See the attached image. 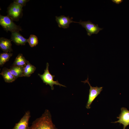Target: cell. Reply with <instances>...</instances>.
I'll return each mask as SVG.
<instances>
[{"label":"cell","instance_id":"6da1fadb","mask_svg":"<svg viewBox=\"0 0 129 129\" xmlns=\"http://www.w3.org/2000/svg\"><path fill=\"white\" fill-rule=\"evenodd\" d=\"M29 129H57L53 123L49 111L45 110L40 118H37L29 127Z\"/></svg>","mask_w":129,"mask_h":129},{"label":"cell","instance_id":"7a4b0ae2","mask_svg":"<svg viewBox=\"0 0 129 129\" xmlns=\"http://www.w3.org/2000/svg\"><path fill=\"white\" fill-rule=\"evenodd\" d=\"M0 24L5 30L11 32L22 31L19 26L16 24L8 16L0 15Z\"/></svg>","mask_w":129,"mask_h":129},{"label":"cell","instance_id":"3957f363","mask_svg":"<svg viewBox=\"0 0 129 129\" xmlns=\"http://www.w3.org/2000/svg\"><path fill=\"white\" fill-rule=\"evenodd\" d=\"M49 66V64L47 63L46 64V68L44 70V73L42 75L38 74V75L43 81V82L45 83L46 85H49L52 90L54 89V85H59L60 86L66 87L65 86L60 84L57 80L56 81L54 80V78L55 76L52 75L50 73L48 70Z\"/></svg>","mask_w":129,"mask_h":129},{"label":"cell","instance_id":"277c9868","mask_svg":"<svg viewBox=\"0 0 129 129\" xmlns=\"http://www.w3.org/2000/svg\"><path fill=\"white\" fill-rule=\"evenodd\" d=\"M22 7L14 2L11 4L7 9L8 16L12 20H19L22 15Z\"/></svg>","mask_w":129,"mask_h":129},{"label":"cell","instance_id":"5b68a950","mask_svg":"<svg viewBox=\"0 0 129 129\" xmlns=\"http://www.w3.org/2000/svg\"><path fill=\"white\" fill-rule=\"evenodd\" d=\"M88 80V77L86 80L84 81H82V82L85 83H87L90 86L88 100L86 106V108L87 109L90 108L92 102L100 94L103 89L102 87H98L97 86L96 87L91 86Z\"/></svg>","mask_w":129,"mask_h":129},{"label":"cell","instance_id":"8992f818","mask_svg":"<svg viewBox=\"0 0 129 129\" xmlns=\"http://www.w3.org/2000/svg\"><path fill=\"white\" fill-rule=\"evenodd\" d=\"M76 23H79L83 27L85 28L87 32V35L89 36L93 34H97L103 29L99 27L98 24L93 23L89 20L83 22L80 20L79 22H76Z\"/></svg>","mask_w":129,"mask_h":129},{"label":"cell","instance_id":"52a82bcc","mask_svg":"<svg viewBox=\"0 0 129 129\" xmlns=\"http://www.w3.org/2000/svg\"><path fill=\"white\" fill-rule=\"evenodd\" d=\"M121 112L119 117L117 118L119 119L117 121L112 123H118L123 125V129H125L126 127L129 125V111L126 108H122Z\"/></svg>","mask_w":129,"mask_h":129},{"label":"cell","instance_id":"ba28073f","mask_svg":"<svg viewBox=\"0 0 129 129\" xmlns=\"http://www.w3.org/2000/svg\"><path fill=\"white\" fill-rule=\"evenodd\" d=\"M30 116V111H27L19 121L15 124L12 129H29L28 122Z\"/></svg>","mask_w":129,"mask_h":129},{"label":"cell","instance_id":"9c48e42d","mask_svg":"<svg viewBox=\"0 0 129 129\" xmlns=\"http://www.w3.org/2000/svg\"><path fill=\"white\" fill-rule=\"evenodd\" d=\"M56 20L58 26L65 29L68 28L69 27L70 24L72 22H76L73 21L72 17L70 18L69 16H66L64 15H61L59 16H56Z\"/></svg>","mask_w":129,"mask_h":129},{"label":"cell","instance_id":"30bf717a","mask_svg":"<svg viewBox=\"0 0 129 129\" xmlns=\"http://www.w3.org/2000/svg\"><path fill=\"white\" fill-rule=\"evenodd\" d=\"M11 39L16 45H24L27 42V39L23 37L18 32H11Z\"/></svg>","mask_w":129,"mask_h":129},{"label":"cell","instance_id":"8fae6325","mask_svg":"<svg viewBox=\"0 0 129 129\" xmlns=\"http://www.w3.org/2000/svg\"><path fill=\"white\" fill-rule=\"evenodd\" d=\"M0 48L3 51L10 52L13 51L11 41L4 38L0 39Z\"/></svg>","mask_w":129,"mask_h":129},{"label":"cell","instance_id":"7c38bea8","mask_svg":"<svg viewBox=\"0 0 129 129\" xmlns=\"http://www.w3.org/2000/svg\"><path fill=\"white\" fill-rule=\"evenodd\" d=\"M0 74L3 77L5 81L7 83L12 82L16 79L9 69L6 68L3 69Z\"/></svg>","mask_w":129,"mask_h":129},{"label":"cell","instance_id":"4fadbf2b","mask_svg":"<svg viewBox=\"0 0 129 129\" xmlns=\"http://www.w3.org/2000/svg\"><path fill=\"white\" fill-rule=\"evenodd\" d=\"M24 67L12 65L9 69L16 79L19 77L23 76Z\"/></svg>","mask_w":129,"mask_h":129},{"label":"cell","instance_id":"5bb4252c","mask_svg":"<svg viewBox=\"0 0 129 129\" xmlns=\"http://www.w3.org/2000/svg\"><path fill=\"white\" fill-rule=\"evenodd\" d=\"M36 69V67L28 61L23 69V76L29 77Z\"/></svg>","mask_w":129,"mask_h":129},{"label":"cell","instance_id":"9a60e30c","mask_svg":"<svg viewBox=\"0 0 129 129\" xmlns=\"http://www.w3.org/2000/svg\"><path fill=\"white\" fill-rule=\"evenodd\" d=\"M28 61L22 54H19L16 58L12 65L24 67Z\"/></svg>","mask_w":129,"mask_h":129},{"label":"cell","instance_id":"2e32d148","mask_svg":"<svg viewBox=\"0 0 129 129\" xmlns=\"http://www.w3.org/2000/svg\"><path fill=\"white\" fill-rule=\"evenodd\" d=\"M13 54L10 52L3 53L0 54V65L1 66L7 62L8 61Z\"/></svg>","mask_w":129,"mask_h":129},{"label":"cell","instance_id":"e0dca14e","mask_svg":"<svg viewBox=\"0 0 129 129\" xmlns=\"http://www.w3.org/2000/svg\"><path fill=\"white\" fill-rule=\"evenodd\" d=\"M27 42L30 46L32 47L36 46L38 43L37 37L34 35H31L28 39Z\"/></svg>","mask_w":129,"mask_h":129},{"label":"cell","instance_id":"ac0fdd59","mask_svg":"<svg viewBox=\"0 0 129 129\" xmlns=\"http://www.w3.org/2000/svg\"><path fill=\"white\" fill-rule=\"evenodd\" d=\"M29 1L27 0H14L13 2L23 7L25 6L26 3Z\"/></svg>","mask_w":129,"mask_h":129},{"label":"cell","instance_id":"d6986e66","mask_svg":"<svg viewBox=\"0 0 129 129\" xmlns=\"http://www.w3.org/2000/svg\"><path fill=\"white\" fill-rule=\"evenodd\" d=\"M112 1L113 2L116 4H118L121 3L123 1V0H112Z\"/></svg>","mask_w":129,"mask_h":129}]
</instances>
